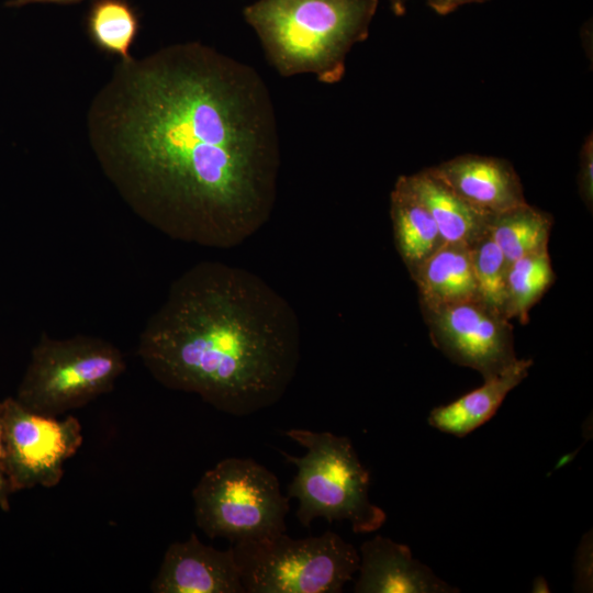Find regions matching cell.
<instances>
[{"label":"cell","mask_w":593,"mask_h":593,"mask_svg":"<svg viewBox=\"0 0 593 593\" xmlns=\"http://www.w3.org/2000/svg\"><path fill=\"white\" fill-rule=\"evenodd\" d=\"M552 225L551 214L526 202L493 214L489 233L510 265L517 258L548 248Z\"/></svg>","instance_id":"obj_17"},{"label":"cell","mask_w":593,"mask_h":593,"mask_svg":"<svg viewBox=\"0 0 593 593\" xmlns=\"http://www.w3.org/2000/svg\"><path fill=\"white\" fill-rule=\"evenodd\" d=\"M378 0H256L243 10L266 59L282 77L335 85L351 48L369 36Z\"/></svg>","instance_id":"obj_3"},{"label":"cell","mask_w":593,"mask_h":593,"mask_svg":"<svg viewBox=\"0 0 593 593\" xmlns=\"http://www.w3.org/2000/svg\"><path fill=\"white\" fill-rule=\"evenodd\" d=\"M81 0H11L7 4L10 7H22L32 3H72Z\"/></svg>","instance_id":"obj_24"},{"label":"cell","mask_w":593,"mask_h":593,"mask_svg":"<svg viewBox=\"0 0 593 593\" xmlns=\"http://www.w3.org/2000/svg\"><path fill=\"white\" fill-rule=\"evenodd\" d=\"M390 215L395 247L412 276L444 242L429 211L405 175L396 179L391 191Z\"/></svg>","instance_id":"obj_16"},{"label":"cell","mask_w":593,"mask_h":593,"mask_svg":"<svg viewBox=\"0 0 593 593\" xmlns=\"http://www.w3.org/2000/svg\"><path fill=\"white\" fill-rule=\"evenodd\" d=\"M284 434L306 450L301 457L281 451L296 468L287 496L298 500L295 515L304 527L323 518L348 522L355 533L368 534L385 523V512L369 497V471L348 437L303 428Z\"/></svg>","instance_id":"obj_4"},{"label":"cell","mask_w":593,"mask_h":593,"mask_svg":"<svg viewBox=\"0 0 593 593\" xmlns=\"http://www.w3.org/2000/svg\"><path fill=\"white\" fill-rule=\"evenodd\" d=\"M421 307L479 300L471 247L444 243L411 276Z\"/></svg>","instance_id":"obj_15"},{"label":"cell","mask_w":593,"mask_h":593,"mask_svg":"<svg viewBox=\"0 0 593 593\" xmlns=\"http://www.w3.org/2000/svg\"><path fill=\"white\" fill-rule=\"evenodd\" d=\"M3 469L12 493L34 486L53 488L64 466L83 441L79 419L44 415L15 398L1 401Z\"/></svg>","instance_id":"obj_8"},{"label":"cell","mask_w":593,"mask_h":593,"mask_svg":"<svg viewBox=\"0 0 593 593\" xmlns=\"http://www.w3.org/2000/svg\"><path fill=\"white\" fill-rule=\"evenodd\" d=\"M406 178L429 211L444 243L472 247L488 233L493 214L470 205L429 168Z\"/></svg>","instance_id":"obj_14"},{"label":"cell","mask_w":593,"mask_h":593,"mask_svg":"<svg viewBox=\"0 0 593 593\" xmlns=\"http://www.w3.org/2000/svg\"><path fill=\"white\" fill-rule=\"evenodd\" d=\"M356 593H452L458 589L416 560L410 548L383 536L360 547Z\"/></svg>","instance_id":"obj_12"},{"label":"cell","mask_w":593,"mask_h":593,"mask_svg":"<svg viewBox=\"0 0 593 593\" xmlns=\"http://www.w3.org/2000/svg\"><path fill=\"white\" fill-rule=\"evenodd\" d=\"M556 280L548 248L525 255L512 261L506 275L505 316L529 321L530 309L542 298Z\"/></svg>","instance_id":"obj_18"},{"label":"cell","mask_w":593,"mask_h":593,"mask_svg":"<svg viewBox=\"0 0 593 593\" xmlns=\"http://www.w3.org/2000/svg\"><path fill=\"white\" fill-rule=\"evenodd\" d=\"M489 0H426L428 7L439 15H446L461 5L469 3H483Z\"/></svg>","instance_id":"obj_23"},{"label":"cell","mask_w":593,"mask_h":593,"mask_svg":"<svg viewBox=\"0 0 593 593\" xmlns=\"http://www.w3.org/2000/svg\"><path fill=\"white\" fill-rule=\"evenodd\" d=\"M298 316L257 275L201 261L170 286L144 325L137 355L167 389L246 416L287 392L300 361Z\"/></svg>","instance_id":"obj_2"},{"label":"cell","mask_w":593,"mask_h":593,"mask_svg":"<svg viewBox=\"0 0 593 593\" xmlns=\"http://www.w3.org/2000/svg\"><path fill=\"white\" fill-rule=\"evenodd\" d=\"M471 254L479 300L505 316L508 264L489 230L471 247Z\"/></svg>","instance_id":"obj_20"},{"label":"cell","mask_w":593,"mask_h":593,"mask_svg":"<svg viewBox=\"0 0 593 593\" xmlns=\"http://www.w3.org/2000/svg\"><path fill=\"white\" fill-rule=\"evenodd\" d=\"M154 593H246L232 547L219 550L194 533L170 544L150 584Z\"/></svg>","instance_id":"obj_10"},{"label":"cell","mask_w":593,"mask_h":593,"mask_svg":"<svg viewBox=\"0 0 593 593\" xmlns=\"http://www.w3.org/2000/svg\"><path fill=\"white\" fill-rule=\"evenodd\" d=\"M87 121L108 180L170 238L232 248L269 220L279 131L271 93L250 65L200 42L121 60Z\"/></svg>","instance_id":"obj_1"},{"label":"cell","mask_w":593,"mask_h":593,"mask_svg":"<svg viewBox=\"0 0 593 593\" xmlns=\"http://www.w3.org/2000/svg\"><path fill=\"white\" fill-rule=\"evenodd\" d=\"M10 485L3 469L2 404L0 402V510L9 511Z\"/></svg>","instance_id":"obj_22"},{"label":"cell","mask_w":593,"mask_h":593,"mask_svg":"<svg viewBox=\"0 0 593 593\" xmlns=\"http://www.w3.org/2000/svg\"><path fill=\"white\" fill-rule=\"evenodd\" d=\"M138 18L125 0H96L87 16L91 41L102 51L131 58L130 49L138 32Z\"/></svg>","instance_id":"obj_19"},{"label":"cell","mask_w":593,"mask_h":593,"mask_svg":"<svg viewBox=\"0 0 593 593\" xmlns=\"http://www.w3.org/2000/svg\"><path fill=\"white\" fill-rule=\"evenodd\" d=\"M532 366V359H517L502 373L484 379L480 388L433 409L428 424L440 432L465 437L494 416L510 391L528 376Z\"/></svg>","instance_id":"obj_13"},{"label":"cell","mask_w":593,"mask_h":593,"mask_svg":"<svg viewBox=\"0 0 593 593\" xmlns=\"http://www.w3.org/2000/svg\"><path fill=\"white\" fill-rule=\"evenodd\" d=\"M422 310L434 345L454 362L479 371L483 380L518 359L510 320L480 300Z\"/></svg>","instance_id":"obj_9"},{"label":"cell","mask_w":593,"mask_h":593,"mask_svg":"<svg viewBox=\"0 0 593 593\" xmlns=\"http://www.w3.org/2000/svg\"><path fill=\"white\" fill-rule=\"evenodd\" d=\"M578 186L579 194L585 206L591 211L593 204V137L590 133L580 150Z\"/></svg>","instance_id":"obj_21"},{"label":"cell","mask_w":593,"mask_h":593,"mask_svg":"<svg viewBox=\"0 0 593 593\" xmlns=\"http://www.w3.org/2000/svg\"><path fill=\"white\" fill-rule=\"evenodd\" d=\"M125 370L123 354L109 340L43 334L15 399L33 412L58 416L110 392Z\"/></svg>","instance_id":"obj_6"},{"label":"cell","mask_w":593,"mask_h":593,"mask_svg":"<svg viewBox=\"0 0 593 593\" xmlns=\"http://www.w3.org/2000/svg\"><path fill=\"white\" fill-rule=\"evenodd\" d=\"M246 593H339L359 552L332 530L294 539L284 533L231 544Z\"/></svg>","instance_id":"obj_5"},{"label":"cell","mask_w":593,"mask_h":593,"mask_svg":"<svg viewBox=\"0 0 593 593\" xmlns=\"http://www.w3.org/2000/svg\"><path fill=\"white\" fill-rule=\"evenodd\" d=\"M429 169L466 202L486 214L527 202L521 179L506 159L466 154Z\"/></svg>","instance_id":"obj_11"},{"label":"cell","mask_w":593,"mask_h":593,"mask_svg":"<svg viewBox=\"0 0 593 593\" xmlns=\"http://www.w3.org/2000/svg\"><path fill=\"white\" fill-rule=\"evenodd\" d=\"M194 518L210 538L231 544L287 532L289 497L276 474L251 458L228 457L192 490Z\"/></svg>","instance_id":"obj_7"},{"label":"cell","mask_w":593,"mask_h":593,"mask_svg":"<svg viewBox=\"0 0 593 593\" xmlns=\"http://www.w3.org/2000/svg\"><path fill=\"white\" fill-rule=\"evenodd\" d=\"M391 11L396 16H402L406 13L407 0H388Z\"/></svg>","instance_id":"obj_25"},{"label":"cell","mask_w":593,"mask_h":593,"mask_svg":"<svg viewBox=\"0 0 593 593\" xmlns=\"http://www.w3.org/2000/svg\"><path fill=\"white\" fill-rule=\"evenodd\" d=\"M546 579L537 577L533 583V592H549Z\"/></svg>","instance_id":"obj_26"}]
</instances>
